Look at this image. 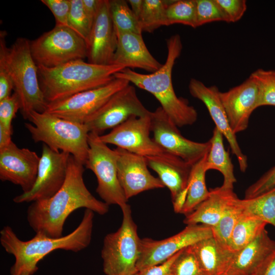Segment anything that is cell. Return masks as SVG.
<instances>
[{"label": "cell", "mask_w": 275, "mask_h": 275, "mask_svg": "<svg viewBox=\"0 0 275 275\" xmlns=\"http://www.w3.org/2000/svg\"><path fill=\"white\" fill-rule=\"evenodd\" d=\"M84 165L70 156L67 175L60 189L51 197L33 202L26 212L28 223L36 233L62 236L65 222L75 210L85 208L104 215L109 205L95 198L84 182Z\"/></svg>", "instance_id": "cell-1"}, {"label": "cell", "mask_w": 275, "mask_h": 275, "mask_svg": "<svg viewBox=\"0 0 275 275\" xmlns=\"http://www.w3.org/2000/svg\"><path fill=\"white\" fill-rule=\"evenodd\" d=\"M94 217V212L86 209L76 228L68 235L58 238L36 233L33 238L23 241L18 237L10 227L3 228L0 231L1 244L15 260L11 268V275L22 271L32 274L38 269V263L54 250L77 252L86 248L91 241Z\"/></svg>", "instance_id": "cell-2"}, {"label": "cell", "mask_w": 275, "mask_h": 275, "mask_svg": "<svg viewBox=\"0 0 275 275\" xmlns=\"http://www.w3.org/2000/svg\"><path fill=\"white\" fill-rule=\"evenodd\" d=\"M166 43L168 49L166 61L156 71L147 74L125 68L116 73L114 76L127 80L152 94L178 127L191 125L197 120V112L194 107L189 105L187 99L176 95L172 80L174 65L182 49L180 36L178 34L172 35L167 39Z\"/></svg>", "instance_id": "cell-3"}, {"label": "cell", "mask_w": 275, "mask_h": 275, "mask_svg": "<svg viewBox=\"0 0 275 275\" xmlns=\"http://www.w3.org/2000/svg\"><path fill=\"white\" fill-rule=\"evenodd\" d=\"M38 67L40 85L48 103L104 86L125 69L118 65L94 64L81 59L52 68Z\"/></svg>", "instance_id": "cell-4"}, {"label": "cell", "mask_w": 275, "mask_h": 275, "mask_svg": "<svg viewBox=\"0 0 275 275\" xmlns=\"http://www.w3.org/2000/svg\"><path fill=\"white\" fill-rule=\"evenodd\" d=\"M1 32L0 67L10 76L20 103V112L28 119L33 111L45 112L48 104L41 88L38 67L32 55L30 41L18 38L8 47Z\"/></svg>", "instance_id": "cell-5"}, {"label": "cell", "mask_w": 275, "mask_h": 275, "mask_svg": "<svg viewBox=\"0 0 275 275\" xmlns=\"http://www.w3.org/2000/svg\"><path fill=\"white\" fill-rule=\"evenodd\" d=\"M25 126L36 143L69 153L85 165L89 149V131L85 124L65 120L46 112L33 111Z\"/></svg>", "instance_id": "cell-6"}, {"label": "cell", "mask_w": 275, "mask_h": 275, "mask_svg": "<svg viewBox=\"0 0 275 275\" xmlns=\"http://www.w3.org/2000/svg\"><path fill=\"white\" fill-rule=\"evenodd\" d=\"M123 220L115 232L107 234L101 250L103 270L106 275H135L140 254L141 240L128 204L122 209Z\"/></svg>", "instance_id": "cell-7"}, {"label": "cell", "mask_w": 275, "mask_h": 275, "mask_svg": "<svg viewBox=\"0 0 275 275\" xmlns=\"http://www.w3.org/2000/svg\"><path fill=\"white\" fill-rule=\"evenodd\" d=\"M32 55L37 66L52 68L87 58V44L70 28L57 25L30 41Z\"/></svg>", "instance_id": "cell-8"}, {"label": "cell", "mask_w": 275, "mask_h": 275, "mask_svg": "<svg viewBox=\"0 0 275 275\" xmlns=\"http://www.w3.org/2000/svg\"><path fill=\"white\" fill-rule=\"evenodd\" d=\"M99 135L89 133V149L85 166L95 175L98 182L96 191L103 202L108 205H117L122 210L128 205V200L118 179L116 153Z\"/></svg>", "instance_id": "cell-9"}, {"label": "cell", "mask_w": 275, "mask_h": 275, "mask_svg": "<svg viewBox=\"0 0 275 275\" xmlns=\"http://www.w3.org/2000/svg\"><path fill=\"white\" fill-rule=\"evenodd\" d=\"M129 84L127 80L115 77L101 87L48 103L45 112L65 120L85 124L114 94Z\"/></svg>", "instance_id": "cell-10"}, {"label": "cell", "mask_w": 275, "mask_h": 275, "mask_svg": "<svg viewBox=\"0 0 275 275\" xmlns=\"http://www.w3.org/2000/svg\"><path fill=\"white\" fill-rule=\"evenodd\" d=\"M150 118L153 139L166 152L177 156L193 166L209 151L211 146L209 140L200 143L183 136L178 127L161 106L151 112Z\"/></svg>", "instance_id": "cell-11"}, {"label": "cell", "mask_w": 275, "mask_h": 275, "mask_svg": "<svg viewBox=\"0 0 275 275\" xmlns=\"http://www.w3.org/2000/svg\"><path fill=\"white\" fill-rule=\"evenodd\" d=\"M212 236L211 227L196 224L187 225L181 232L164 239H141L137 270L159 264L179 251Z\"/></svg>", "instance_id": "cell-12"}, {"label": "cell", "mask_w": 275, "mask_h": 275, "mask_svg": "<svg viewBox=\"0 0 275 275\" xmlns=\"http://www.w3.org/2000/svg\"><path fill=\"white\" fill-rule=\"evenodd\" d=\"M70 155L67 152L54 151L43 144L34 185L30 191L14 197L13 201L33 202L54 195L65 182Z\"/></svg>", "instance_id": "cell-13"}, {"label": "cell", "mask_w": 275, "mask_h": 275, "mask_svg": "<svg viewBox=\"0 0 275 275\" xmlns=\"http://www.w3.org/2000/svg\"><path fill=\"white\" fill-rule=\"evenodd\" d=\"M138 98L134 87L130 84L114 94L85 123L90 132L100 135L113 129L133 116L150 114Z\"/></svg>", "instance_id": "cell-14"}, {"label": "cell", "mask_w": 275, "mask_h": 275, "mask_svg": "<svg viewBox=\"0 0 275 275\" xmlns=\"http://www.w3.org/2000/svg\"><path fill=\"white\" fill-rule=\"evenodd\" d=\"M150 115L131 116L108 133L100 135L99 138L106 144L114 145L145 157L162 154L166 151L150 138Z\"/></svg>", "instance_id": "cell-15"}, {"label": "cell", "mask_w": 275, "mask_h": 275, "mask_svg": "<svg viewBox=\"0 0 275 275\" xmlns=\"http://www.w3.org/2000/svg\"><path fill=\"white\" fill-rule=\"evenodd\" d=\"M40 157L28 148H20L12 141L0 149V179L21 187L23 193L35 184Z\"/></svg>", "instance_id": "cell-16"}, {"label": "cell", "mask_w": 275, "mask_h": 275, "mask_svg": "<svg viewBox=\"0 0 275 275\" xmlns=\"http://www.w3.org/2000/svg\"><path fill=\"white\" fill-rule=\"evenodd\" d=\"M114 150L118 179L128 200L142 192L165 187L148 170L145 157L118 147Z\"/></svg>", "instance_id": "cell-17"}, {"label": "cell", "mask_w": 275, "mask_h": 275, "mask_svg": "<svg viewBox=\"0 0 275 275\" xmlns=\"http://www.w3.org/2000/svg\"><path fill=\"white\" fill-rule=\"evenodd\" d=\"M146 158L148 166L158 174L164 186L170 191L174 211L180 213L186 201L193 166L166 152Z\"/></svg>", "instance_id": "cell-18"}, {"label": "cell", "mask_w": 275, "mask_h": 275, "mask_svg": "<svg viewBox=\"0 0 275 275\" xmlns=\"http://www.w3.org/2000/svg\"><path fill=\"white\" fill-rule=\"evenodd\" d=\"M219 96L233 132L236 134L245 130L251 114L258 107L259 89L255 79L250 76L228 91H219Z\"/></svg>", "instance_id": "cell-19"}, {"label": "cell", "mask_w": 275, "mask_h": 275, "mask_svg": "<svg viewBox=\"0 0 275 275\" xmlns=\"http://www.w3.org/2000/svg\"><path fill=\"white\" fill-rule=\"evenodd\" d=\"M190 94L201 100L207 107L215 124V127L226 138L232 153L238 160L240 170L245 172L248 168V158L242 152L238 143L236 134L233 132L221 101L219 91L215 86L207 87L201 81L191 78L189 83Z\"/></svg>", "instance_id": "cell-20"}, {"label": "cell", "mask_w": 275, "mask_h": 275, "mask_svg": "<svg viewBox=\"0 0 275 275\" xmlns=\"http://www.w3.org/2000/svg\"><path fill=\"white\" fill-rule=\"evenodd\" d=\"M118 38L109 12L108 0H102L92 25L87 44L88 62L110 65L117 46Z\"/></svg>", "instance_id": "cell-21"}, {"label": "cell", "mask_w": 275, "mask_h": 275, "mask_svg": "<svg viewBox=\"0 0 275 275\" xmlns=\"http://www.w3.org/2000/svg\"><path fill=\"white\" fill-rule=\"evenodd\" d=\"M274 255L275 241L265 229L251 243L235 253L225 274L264 275Z\"/></svg>", "instance_id": "cell-22"}, {"label": "cell", "mask_w": 275, "mask_h": 275, "mask_svg": "<svg viewBox=\"0 0 275 275\" xmlns=\"http://www.w3.org/2000/svg\"><path fill=\"white\" fill-rule=\"evenodd\" d=\"M117 35V46L112 64L130 69H143L151 73L162 66L148 50L142 34L121 32Z\"/></svg>", "instance_id": "cell-23"}, {"label": "cell", "mask_w": 275, "mask_h": 275, "mask_svg": "<svg viewBox=\"0 0 275 275\" xmlns=\"http://www.w3.org/2000/svg\"><path fill=\"white\" fill-rule=\"evenodd\" d=\"M203 275H223L228 270L234 253L213 237L197 242L189 246Z\"/></svg>", "instance_id": "cell-24"}, {"label": "cell", "mask_w": 275, "mask_h": 275, "mask_svg": "<svg viewBox=\"0 0 275 275\" xmlns=\"http://www.w3.org/2000/svg\"><path fill=\"white\" fill-rule=\"evenodd\" d=\"M237 197L232 189L222 186L212 189L208 197L185 216L183 223L187 225L203 224L214 227Z\"/></svg>", "instance_id": "cell-25"}, {"label": "cell", "mask_w": 275, "mask_h": 275, "mask_svg": "<svg viewBox=\"0 0 275 275\" xmlns=\"http://www.w3.org/2000/svg\"><path fill=\"white\" fill-rule=\"evenodd\" d=\"M223 135L216 127L210 139L211 146L207 154L205 167L207 171L215 170L222 174L223 183L221 186L227 189H233L236 179L234 173V166L228 152L223 143Z\"/></svg>", "instance_id": "cell-26"}, {"label": "cell", "mask_w": 275, "mask_h": 275, "mask_svg": "<svg viewBox=\"0 0 275 275\" xmlns=\"http://www.w3.org/2000/svg\"><path fill=\"white\" fill-rule=\"evenodd\" d=\"M207 153L192 167L187 187L186 201L180 213L185 216L193 212L209 195L210 191L207 189L205 182V174L207 171L205 161Z\"/></svg>", "instance_id": "cell-27"}, {"label": "cell", "mask_w": 275, "mask_h": 275, "mask_svg": "<svg viewBox=\"0 0 275 275\" xmlns=\"http://www.w3.org/2000/svg\"><path fill=\"white\" fill-rule=\"evenodd\" d=\"M265 222L242 213L232 232L229 249L236 253L251 243L265 229Z\"/></svg>", "instance_id": "cell-28"}, {"label": "cell", "mask_w": 275, "mask_h": 275, "mask_svg": "<svg viewBox=\"0 0 275 275\" xmlns=\"http://www.w3.org/2000/svg\"><path fill=\"white\" fill-rule=\"evenodd\" d=\"M243 213L275 227V187L255 197L240 199Z\"/></svg>", "instance_id": "cell-29"}, {"label": "cell", "mask_w": 275, "mask_h": 275, "mask_svg": "<svg viewBox=\"0 0 275 275\" xmlns=\"http://www.w3.org/2000/svg\"><path fill=\"white\" fill-rule=\"evenodd\" d=\"M111 17L116 33L130 32L142 34L139 20L133 14L127 1H108Z\"/></svg>", "instance_id": "cell-30"}, {"label": "cell", "mask_w": 275, "mask_h": 275, "mask_svg": "<svg viewBox=\"0 0 275 275\" xmlns=\"http://www.w3.org/2000/svg\"><path fill=\"white\" fill-rule=\"evenodd\" d=\"M242 213L240 199L237 197L229 206L218 223L211 227L213 237L223 246L230 249L229 242L232 232Z\"/></svg>", "instance_id": "cell-31"}, {"label": "cell", "mask_w": 275, "mask_h": 275, "mask_svg": "<svg viewBox=\"0 0 275 275\" xmlns=\"http://www.w3.org/2000/svg\"><path fill=\"white\" fill-rule=\"evenodd\" d=\"M167 1L144 0L139 19L142 32L151 33L162 25L168 26L166 17Z\"/></svg>", "instance_id": "cell-32"}, {"label": "cell", "mask_w": 275, "mask_h": 275, "mask_svg": "<svg viewBox=\"0 0 275 275\" xmlns=\"http://www.w3.org/2000/svg\"><path fill=\"white\" fill-rule=\"evenodd\" d=\"M166 13L168 26L179 23L197 27L195 0L167 1Z\"/></svg>", "instance_id": "cell-33"}, {"label": "cell", "mask_w": 275, "mask_h": 275, "mask_svg": "<svg viewBox=\"0 0 275 275\" xmlns=\"http://www.w3.org/2000/svg\"><path fill=\"white\" fill-rule=\"evenodd\" d=\"M250 76L255 79L258 86V107L275 105V71L259 69Z\"/></svg>", "instance_id": "cell-34"}, {"label": "cell", "mask_w": 275, "mask_h": 275, "mask_svg": "<svg viewBox=\"0 0 275 275\" xmlns=\"http://www.w3.org/2000/svg\"><path fill=\"white\" fill-rule=\"evenodd\" d=\"M93 22L85 11L82 0H70L69 28L88 44Z\"/></svg>", "instance_id": "cell-35"}, {"label": "cell", "mask_w": 275, "mask_h": 275, "mask_svg": "<svg viewBox=\"0 0 275 275\" xmlns=\"http://www.w3.org/2000/svg\"><path fill=\"white\" fill-rule=\"evenodd\" d=\"M189 246L181 252L172 264L168 275H203Z\"/></svg>", "instance_id": "cell-36"}, {"label": "cell", "mask_w": 275, "mask_h": 275, "mask_svg": "<svg viewBox=\"0 0 275 275\" xmlns=\"http://www.w3.org/2000/svg\"><path fill=\"white\" fill-rule=\"evenodd\" d=\"M195 2L197 27L214 21H225L215 0H195Z\"/></svg>", "instance_id": "cell-37"}, {"label": "cell", "mask_w": 275, "mask_h": 275, "mask_svg": "<svg viewBox=\"0 0 275 275\" xmlns=\"http://www.w3.org/2000/svg\"><path fill=\"white\" fill-rule=\"evenodd\" d=\"M20 109V101L15 92L10 96L1 100L0 125L9 130L13 131L12 122Z\"/></svg>", "instance_id": "cell-38"}, {"label": "cell", "mask_w": 275, "mask_h": 275, "mask_svg": "<svg viewBox=\"0 0 275 275\" xmlns=\"http://www.w3.org/2000/svg\"><path fill=\"white\" fill-rule=\"evenodd\" d=\"M220 8L225 22H235L243 15L246 10L245 0H215Z\"/></svg>", "instance_id": "cell-39"}, {"label": "cell", "mask_w": 275, "mask_h": 275, "mask_svg": "<svg viewBox=\"0 0 275 275\" xmlns=\"http://www.w3.org/2000/svg\"><path fill=\"white\" fill-rule=\"evenodd\" d=\"M41 2L48 7L53 14L56 20V25L69 28L70 0H41Z\"/></svg>", "instance_id": "cell-40"}, {"label": "cell", "mask_w": 275, "mask_h": 275, "mask_svg": "<svg viewBox=\"0 0 275 275\" xmlns=\"http://www.w3.org/2000/svg\"><path fill=\"white\" fill-rule=\"evenodd\" d=\"M274 187H275V167L246 189L244 199L255 197Z\"/></svg>", "instance_id": "cell-41"}, {"label": "cell", "mask_w": 275, "mask_h": 275, "mask_svg": "<svg viewBox=\"0 0 275 275\" xmlns=\"http://www.w3.org/2000/svg\"><path fill=\"white\" fill-rule=\"evenodd\" d=\"M182 250L164 262L140 270L135 275H168L172 264Z\"/></svg>", "instance_id": "cell-42"}, {"label": "cell", "mask_w": 275, "mask_h": 275, "mask_svg": "<svg viewBox=\"0 0 275 275\" xmlns=\"http://www.w3.org/2000/svg\"><path fill=\"white\" fill-rule=\"evenodd\" d=\"M14 90L12 80L6 70L0 67V101L11 95Z\"/></svg>", "instance_id": "cell-43"}, {"label": "cell", "mask_w": 275, "mask_h": 275, "mask_svg": "<svg viewBox=\"0 0 275 275\" xmlns=\"http://www.w3.org/2000/svg\"><path fill=\"white\" fill-rule=\"evenodd\" d=\"M102 0H82L85 12L93 22L97 15Z\"/></svg>", "instance_id": "cell-44"}, {"label": "cell", "mask_w": 275, "mask_h": 275, "mask_svg": "<svg viewBox=\"0 0 275 275\" xmlns=\"http://www.w3.org/2000/svg\"><path fill=\"white\" fill-rule=\"evenodd\" d=\"M13 131L9 130L0 125V149L8 146L12 142Z\"/></svg>", "instance_id": "cell-45"}, {"label": "cell", "mask_w": 275, "mask_h": 275, "mask_svg": "<svg viewBox=\"0 0 275 275\" xmlns=\"http://www.w3.org/2000/svg\"><path fill=\"white\" fill-rule=\"evenodd\" d=\"M127 2L130 4L133 14L139 20L143 10L144 0H128Z\"/></svg>", "instance_id": "cell-46"}, {"label": "cell", "mask_w": 275, "mask_h": 275, "mask_svg": "<svg viewBox=\"0 0 275 275\" xmlns=\"http://www.w3.org/2000/svg\"><path fill=\"white\" fill-rule=\"evenodd\" d=\"M264 275H275V255L267 267Z\"/></svg>", "instance_id": "cell-47"}, {"label": "cell", "mask_w": 275, "mask_h": 275, "mask_svg": "<svg viewBox=\"0 0 275 275\" xmlns=\"http://www.w3.org/2000/svg\"><path fill=\"white\" fill-rule=\"evenodd\" d=\"M15 275H31L30 273L27 271H22L18 274Z\"/></svg>", "instance_id": "cell-48"}, {"label": "cell", "mask_w": 275, "mask_h": 275, "mask_svg": "<svg viewBox=\"0 0 275 275\" xmlns=\"http://www.w3.org/2000/svg\"><path fill=\"white\" fill-rule=\"evenodd\" d=\"M223 275H228V274H223Z\"/></svg>", "instance_id": "cell-49"}]
</instances>
